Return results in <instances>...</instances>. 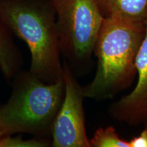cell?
<instances>
[{"instance_id":"6da1fadb","label":"cell","mask_w":147,"mask_h":147,"mask_svg":"<svg viewBox=\"0 0 147 147\" xmlns=\"http://www.w3.org/2000/svg\"><path fill=\"white\" fill-rule=\"evenodd\" d=\"M0 24L27 44L32 74L47 83L63 77L56 15L50 1L0 0Z\"/></svg>"},{"instance_id":"ba28073f","label":"cell","mask_w":147,"mask_h":147,"mask_svg":"<svg viewBox=\"0 0 147 147\" xmlns=\"http://www.w3.org/2000/svg\"><path fill=\"white\" fill-rule=\"evenodd\" d=\"M12 35L0 24V69L8 81L14 78L23 65V55Z\"/></svg>"},{"instance_id":"3957f363","label":"cell","mask_w":147,"mask_h":147,"mask_svg":"<svg viewBox=\"0 0 147 147\" xmlns=\"http://www.w3.org/2000/svg\"><path fill=\"white\" fill-rule=\"evenodd\" d=\"M64 93L63 76L47 83L21 69L14 77L8 102L0 106V131L4 136L29 134L37 138H51Z\"/></svg>"},{"instance_id":"52a82bcc","label":"cell","mask_w":147,"mask_h":147,"mask_svg":"<svg viewBox=\"0 0 147 147\" xmlns=\"http://www.w3.org/2000/svg\"><path fill=\"white\" fill-rule=\"evenodd\" d=\"M97 2L104 18L141 23L147 20V0H97Z\"/></svg>"},{"instance_id":"7a4b0ae2","label":"cell","mask_w":147,"mask_h":147,"mask_svg":"<svg viewBox=\"0 0 147 147\" xmlns=\"http://www.w3.org/2000/svg\"><path fill=\"white\" fill-rule=\"evenodd\" d=\"M145 30V23L104 18L93 52L96 73L82 87L85 98H112L130 87L136 76V59Z\"/></svg>"},{"instance_id":"4fadbf2b","label":"cell","mask_w":147,"mask_h":147,"mask_svg":"<svg viewBox=\"0 0 147 147\" xmlns=\"http://www.w3.org/2000/svg\"><path fill=\"white\" fill-rule=\"evenodd\" d=\"M144 125H146V126H147V123H146V124H144Z\"/></svg>"},{"instance_id":"9c48e42d","label":"cell","mask_w":147,"mask_h":147,"mask_svg":"<svg viewBox=\"0 0 147 147\" xmlns=\"http://www.w3.org/2000/svg\"><path fill=\"white\" fill-rule=\"evenodd\" d=\"M89 144L90 147H129L128 141L121 138L113 126L97 129Z\"/></svg>"},{"instance_id":"7c38bea8","label":"cell","mask_w":147,"mask_h":147,"mask_svg":"<svg viewBox=\"0 0 147 147\" xmlns=\"http://www.w3.org/2000/svg\"><path fill=\"white\" fill-rule=\"evenodd\" d=\"M3 136H4V135H3V134L1 131H0V139H1V138Z\"/></svg>"},{"instance_id":"277c9868","label":"cell","mask_w":147,"mask_h":147,"mask_svg":"<svg viewBox=\"0 0 147 147\" xmlns=\"http://www.w3.org/2000/svg\"><path fill=\"white\" fill-rule=\"evenodd\" d=\"M61 55L74 67L90 63L102 22L97 0H50Z\"/></svg>"},{"instance_id":"30bf717a","label":"cell","mask_w":147,"mask_h":147,"mask_svg":"<svg viewBox=\"0 0 147 147\" xmlns=\"http://www.w3.org/2000/svg\"><path fill=\"white\" fill-rule=\"evenodd\" d=\"M51 146V140L49 138H37L24 140L21 136L11 137L5 135L0 139V147H47Z\"/></svg>"},{"instance_id":"5b68a950","label":"cell","mask_w":147,"mask_h":147,"mask_svg":"<svg viewBox=\"0 0 147 147\" xmlns=\"http://www.w3.org/2000/svg\"><path fill=\"white\" fill-rule=\"evenodd\" d=\"M65 93L51 131L53 147H90L86 131L82 87L67 62L63 63Z\"/></svg>"},{"instance_id":"8992f818","label":"cell","mask_w":147,"mask_h":147,"mask_svg":"<svg viewBox=\"0 0 147 147\" xmlns=\"http://www.w3.org/2000/svg\"><path fill=\"white\" fill-rule=\"evenodd\" d=\"M145 28L144 39L136 59V85L129 94L113 103L109 110L113 118L130 125L147 123V20Z\"/></svg>"},{"instance_id":"8fae6325","label":"cell","mask_w":147,"mask_h":147,"mask_svg":"<svg viewBox=\"0 0 147 147\" xmlns=\"http://www.w3.org/2000/svg\"><path fill=\"white\" fill-rule=\"evenodd\" d=\"M129 147H147V126L138 136H136L128 141Z\"/></svg>"}]
</instances>
